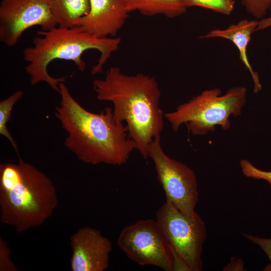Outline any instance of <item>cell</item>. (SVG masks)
<instances>
[{"mask_svg":"<svg viewBox=\"0 0 271 271\" xmlns=\"http://www.w3.org/2000/svg\"><path fill=\"white\" fill-rule=\"evenodd\" d=\"M60 102L55 115L67 133L64 145L80 161L89 164L120 166L136 150L126 125L107 107L94 113L82 106L64 82L59 84Z\"/></svg>","mask_w":271,"mask_h":271,"instance_id":"6da1fadb","label":"cell"},{"mask_svg":"<svg viewBox=\"0 0 271 271\" xmlns=\"http://www.w3.org/2000/svg\"><path fill=\"white\" fill-rule=\"evenodd\" d=\"M93 87L97 99L109 101L114 117L126 123L129 137L144 159L155 139L161 138L165 114L159 105L161 91L155 78L142 73L128 75L111 67Z\"/></svg>","mask_w":271,"mask_h":271,"instance_id":"7a4b0ae2","label":"cell"},{"mask_svg":"<svg viewBox=\"0 0 271 271\" xmlns=\"http://www.w3.org/2000/svg\"><path fill=\"white\" fill-rule=\"evenodd\" d=\"M33 40L32 45L23 51L27 64L25 67L30 77L32 85L44 82L58 92L59 84L65 82L66 77L55 78L48 72L49 65L55 60L72 61L80 71L86 64L82 55L86 51L96 50L100 57L92 67L91 73L102 72L104 65L111 54L118 49L119 38H100L89 34L78 27L72 28L57 26L48 30H40Z\"/></svg>","mask_w":271,"mask_h":271,"instance_id":"3957f363","label":"cell"},{"mask_svg":"<svg viewBox=\"0 0 271 271\" xmlns=\"http://www.w3.org/2000/svg\"><path fill=\"white\" fill-rule=\"evenodd\" d=\"M58 204L51 180L19 157L17 164L0 165L1 221L21 233L40 226Z\"/></svg>","mask_w":271,"mask_h":271,"instance_id":"277c9868","label":"cell"},{"mask_svg":"<svg viewBox=\"0 0 271 271\" xmlns=\"http://www.w3.org/2000/svg\"><path fill=\"white\" fill-rule=\"evenodd\" d=\"M246 92L243 86L232 87L223 95L219 88L205 90L174 111L165 113V118L175 131L185 124L188 131L195 136L214 131L217 125L227 130L231 125L229 117L241 114Z\"/></svg>","mask_w":271,"mask_h":271,"instance_id":"5b68a950","label":"cell"},{"mask_svg":"<svg viewBox=\"0 0 271 271\" xmlns=\"http://www.w3.org/2000/svg\"><path fill=\"white\" fill-rule=\"evenodd\" d=\"M156 221L174 254L188 270H202V249L207 231L199 215L196 212L192 216H187L166 200L157 212Z\"/></svg>","mask_w":271,"mask_h":271,"instance_id":"8992f818","label":"cell"},{"mask_svg":"<svg viewBox=\"0 0 271 271\" xmlns=\"http://www.w3.org/2000/svg\"><path fill=\"white\" fill-rule=\"evenodd\" d=\"M148 158L154 164L158 179L166 200L184 215L191 217L198 201L197 178L190 167L169 157L164 152L161 138L154 140L147 149Z\"/></svg>","mask_w":271,"mask_h":271,"instance_id":"52a82bcc","label":"cell"},{"mask_svg":"<svg viewBox=\"0 0 271 271\" xmlns=\"http://www.w3.org/2000/svg\"><path fill=\"white\" fill-rule=\"evenodd\" d=\"M117 245L128 258L141 265L175 270L174 253L156 220H139L125 226Z\"/></svg>","mask_w":271,"mask_h":271,"instance_id":"ba28073f","label":"cell"},{"mask_svg":"<svg viewBox=\"0 0 271 271\" xmlns=\"http://www.w3.org/2000/svg\"><path fill=\"white\" fill-rule=\"evenodd\" d=\"M48 30L58 26L47 0H2L0 41L13 47L28 29Z\"/></svg>","mask_w":271,"mask_h":271,"instance_id":"9c48e42d","label":"cell"},{"mask_svg":"<svg viewBox=\"0 0 271 271\" xmlns=\"http://www.w3.org/2000/svg\"><path fill=\"white\" fill-rule=\"evenodd\" d=\"M72 271H104L109 264L111 241L89 226L78 229L70 237Z\"/></svg>","mask_w":271,"mask_h":271,"instance_id":"30bf717a","label":"cell"},{"mask_svg":"<svg viewBox=\"0 0 271 271\" xmlns=\"http://www.w3.org/2000/svg\"><path fill=\"white\" fill-rule=\"evenodd\" d=\"M89 10L79 22L82 31L100 38L114 36L128 14L126 0H89Z\"/></svg>","mask_w":271,"mask_h":271,"instance_id":"8fae6325","label":"cell"},{"mask_svg":"<svg viewBox=\"0 0 271 271\" xmlns=\"http://www.w3.org/2000/svg\"><path fill=\"white\" fill-rule=\"evenodd\" d=\"M258 21L243 19L229 25L224 29H215L210 31L201 38H220L231 41L237 48L239 58L249 72L253 82V92L257 93L262 88L258 73L252 68L247 56V50L251 35L256 31Z\"/></svg>","mask_w":271,"mask_h":271,"instance_id":"7c38bea8","label":"cell"},{"mask_svg":"<svg viewBox=\"0 0 271 271\" xmlns=\"http://www.w3.org/2000/svg\"><path fill=\"white\" fill-rule=\"evenodd\" d=\"M58 26L77 27L89 10V0H47Z\"/></svg>","mask_w":271,"mask_h":271,"instance_id":"4fadbf2b","label":"cell"},{"mask_svg":"<svg viewBox=\"0 0 271 271\" xmlns=\"http://www.w3.org/2000/svg\"><path fill=\"white\" fill-rule=\"evenodd\" d=\"M128 13L138 11L146 16L164 15L174 18L184 14L187 8L182 0H126Z\"/></svg>","mask_w":271,"mask_h":271,"instance_id":"5bb4252c","label":"cell"},{"mask_svg":"<svg viewBox=\"0 0 271 271\" xmlns=\"http://www.w3.org/2000/svg\"><path fill=\"white\" fill-rule=\"evenodd\" d=\"M23 95V91H17L0 102V134L9 141L17 153V144L8 129L7 124L11 119L12 112L15 104Z\"/></svg>","mask_w":271,"mask_h":271,"instance_id":"9a60e30c","label":"cell"},{"mask_svg":"<svg viewBox=\"0 0 271 271\" xmlns=\"http://www.w3.org/2000/svg\"><path fill=\"white\" fill-rule=\"evenodd\" d=\"M182 2L187 8L198 7L224 15H230L235 6L234 0H182Z\"/></svg>","mask_w":271,"mask_h":271,"instance_id":"2e32d148","label":"cell"},{"mask_svg":"<svg viewBox=\"0 0 271 271\" xmlns=\"http://www.w3.org/2000/svg\"><path fill=\"white\" fill-rule=\"evenodd\" d=\"M246 12L255 18H264L270 9V0H239Z\"/></svg>","mask_w":271,"mask_h":271,"instance_id":"e0dca14e","label":"cell"},{"mask_svg":"<svg viewBox=\"0 0 271 271\" xmlns=\"http://www.w3.org/2000/svg\"><path fill=\"white\" fill-rule=\"evenodd\" d=\"M240 165L243 174L247 177L267 181L271 188V172L262 171L253 166L248 161L242 160Z\"/></svg>","mask_w":271,"mask_h":271,"instance_id":"ac0fdd59","label":"cell"},{"mask_svg":"<svg viewBox=\"0 0 271 271\" xmlns=\"http://www.w3.org/2000/svg\"><path fill=\"white\" fill-rule=\"evenodd\" d=\"M11 249L7 242L0 237V271H18L10 257Z\"/></svg>","mask_w":271,"mask_h":271,"instance_id":"d6986e66","label":"cell"},{"mask_svg":"<svg viewBox=\"0 0 271 271\" xmlns=\"http://www.w3.org/2000/svg\"><path fill=\"white\" fill-rule=\"evenodd\" d=\"M243 234L247 240L257 245L264 252L269 260L268 266L271 269V238L261 237L246 233Z\"/></svg>","mask_w":271,"mask_h":271,"instance_id":"ffe728a7","label":"cell"},{"mask_svg":"<svg viewBox=\"0 0 271 271\" xmlns=\"http://www.w3.org/2000/svg\"><path fill=\"white\" fill-rule=\"evenodd\" d=\"M230 262L224 268L225 270H244V261L241 258H235L232 257Z\"/></svg>","mask_w":271,"mask_h":271,"instance_id":"44dd1931","label":"cell"},{"mask_svg":"<svg viewBox=\"0 0 271 271\" xmlns=\"http://www.w3.org/2000/svg\"><path fill=\"white\" fill-rule=\"evenodd\" d=\"M271 26V17L264 18L258 21L256 31L262 30Z\"/></svg>","mask_w":271,"mask_h":271,"instance_id":"7402d4cb","label":"cell"},{"mask_svg":"<svg viewBox=\"0 0 271 271\" xmlns=\"http://www.w3.org/2000/svg\"><path fill=\"white\" fill-rule=\"evenodd\" d=\"M269 10L271 11V0H270V9Z\"/></svg>","mask_w":271,"mask_h":271,"instance_id":"603a6c76","label":"cell"}]
</instances>
